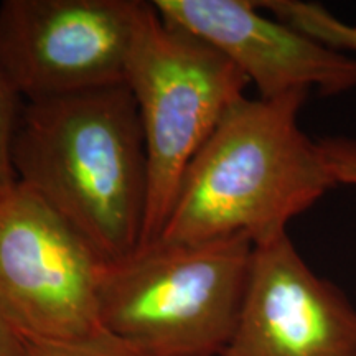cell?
I'll return each mask as SVG.
<instances>
[{
    "label": "cell",
    "mask_w": 356,
    "mask_h": 356,
    "mask_svg": "<svg viewBox=\"0 0 356 356\" xmlns=\"http://www.w3.org/2000/svg\"><path fill=\"white\" fill-rule=\"evenodd\" d=\"M13 167L20 184L106 262L127 259L140 248L149 173L139 113L124 83L26 101Z\"/></svg>",
    "instance_id": "obj_1"
},
{
    "label": "cell",
    "mask_w": 356,
    "mask_h": 356,
    "mask_svg": "<svg viewBox=\"0 0 356 356\" xmlns=\"http://www.w3.org/2000/svg\"><path fill=\"white\" fill-rule=\"evenodd\" d=\"M307 96L236 101L190 163L157 241L244 234L262 246L289 234V222L337 186L320 142L299 126Z\"/></svg>",
    "instance_id": "obj_2"
},
{
    "label": "cell",
    "mask_w": 356,
    "mask_h": 356,
    "mask_svg": "<svg viewBox=\"0 0 356 356\" xmlns=\"http://www.w3.org/2000/svg\"><path fill=\"white\" fill-rule=\"evenodd\" d=\"M254 244L244 234L155 241L106 262L104 330L139 356H221L246 292Z\"/></svg>",
    "instance_id": "obj_3"
},
{
    "label": "cell",
    "mask_w": 356,
    "mask_h": 356,
    "mask_svg": "<svg viewBox=\"0 0 356 356\" xmlns=\"http://www.w3.org/2000/svg\"><path fill=\"white\" fill-rule=\"evenodd\" d=\"M124 84L136 101L144 136L149 197L140 248L157 241L190 163L248 78L226 56L144 2ZM139 248V249H140Z\"/></svg>",
    "instance_id": "obj_4"
},
{
    "label": "cell",
    "mask_w": 356,
    "mask_h": 356,
    "mask_svg": "<svg viewBox=\"0 0 356 356\" xmlns=\"http://www.w3.org/2000/svg\"><path fill=\"white\" fill-rule=\"evenodd\" d=\"M106 261L20 181L0 198V314L25 341L108 335L99 318Z\"/></svg>",
    "instance_id": "obj_5"
},
{
    "label": "cell",
    "mask_w": 356,
    "mask_h": 356,
    "mask_svg": "<svg viewBox=\"0 0 356 356\" xmlns=\"http://www.w3.org/2000/svg\"><path fill=\"white\" fill-rule=\"evenodd\" d=\"M144 0H3L0 66L26 101L126 78Z\"/></svg>",
    "instance_id": "obj_6"
},
{
    "label": "cell",
    "mask_w": 356,
    "mask_h": 356,
    "mask_svg": "<svg viewBox=\"0 0 356 356\" xmlns=\"http://www.w3.org/2000/svg\"><path fill=\"white\" fill-rule=\"evenodd\" d=\"M221 356H356V307L286 234L254 246L238 322Z\"/></svg>",
    "instance_id": "obj_7"
},
{
    "label": "cell",
    "mask_w": 356,
    "mask_h": 356,
    "mask_svg": "<svg viewBox=\"0 0 356 356\" xmlns=\"http://www.w3.org/2000/svg\"><path fill=\"white\" fill-rule=\"evenodd\" d=\"M168 24L226 56L259 97L317 89L338 96L356 89V56L307 37L251 0H152Z\"/></svg>",
    "instance_id": "obj_8"
},
{
    "label": "cell",
    "mask_w": 356,
    "mask_h": 356,
    "mask_svg": "<svg viewBox=\"0 0 356 356\" xmlns=\"http://www.w3.org/2000/svg\"><path fill=\"white\" fill-rule=\"evenodd\" d=\"M257 6L307 37L356 56V25L333 15L320 3L304 0H259Z\"/></svg>",
    "instance_id": "obj_9"
},
{
    "label": "cell",
    "mask_w": 356,
    "mask_h": 356,
    "mask_svg": "<svg viewBox=\"0 0 356 356\" xmlns=\"http://www.w3.org/2000/svg\"><path fill=\"white\" fill-rule=\"evenodd\" d=\"M25 101L0 66V198L19 184L13 167V142Z\"/></svg>",
    "instance_id": "obj_10"
},
{
    "label": "cell",
    "mask_w": 356,
    "mask_h": 356,
    "mask_svg": "<svg viewBox=\"0 0 356 356\" xmlns=\"http://www.w3.org/2000/svg\"><path fill=\"white\" fill-rule=\"evenodd\" d=\"M25 356H139L113 335L95 340L60 343V341H25Z\"/></svg>",
    "instance_id": "obj_11"
},
{
    "label": "cell",
    "mask_w": 356,
    "mask_h": 356,
    "mask_svg": "<svg viewBox=\"0 0 356 356\" xmlns=\"http://www.w3.org/2000/svg\"><path fill=\"white\" fill-rule=\"evenodd\" d=\"M318 142L337 185L356 186V139L325 137Z\"/></svg>",
    "instance_id": "obj_12"
},
{
    "label": "cell",
    "mask_w": 356,
    "mask_h": 356,
    "mask_svg": "<svg viewBox=\"0 0 356 356\" xmlns=\"http://www.w3.org/2000/svg\"><path fill=\"white\" fill-rule=\"evenodd\" d=\"M0 356H25V340L0 314Z\"/></svg>",
    "instance_id": "obj_13"
}]
</instances>
